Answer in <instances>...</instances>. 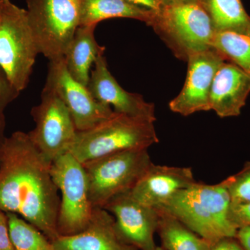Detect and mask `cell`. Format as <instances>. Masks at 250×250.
Listing matches in <instances>:
<instances>
[{
	"mask_svg": "<svg viewBox=\"0 0 250 250\" xmlns=\"http://www.w3.org/2000/svg\"><path fill=\"white\" fill-rule=\"evenodd\" d=\"M50 166L28 134L16 131L5 138L0 160V210L16 213L53 241L60 236L61 199Z\"/></svg>",
	"mask_w": 250,
	"mask_h": 250,
	"instance_id": "obj_1",
	"label": "cell"
},
{
	"mask_svg": "<svg viewBox=\"0 0 250 250\" xmlns=\"http://www.w3.org/2000/svg\"><path fill=\"white\" fill-rule=\"evenodd\" d=\"M231 198L226 179L216 184L196 182L179 190L156 208L167 212L212 245L224 238H236L229 218Z\"/></svg>",
	"mask_w": 250,
	"mask_h": 250,
	"instance_id": "obj_2",
	"label": "cell"
},
{
	"mask_svg": "<svg viewBox=\"0 0 250 250\" xmlns=\"http://www.w3.org/2000/svg\"><path fill=\"white\" fill-rule=\"evenodd\" d=\"M157 143L154 122L114 112L91 129L77 131L69 152L83 164L123 151L148 149Z\"/></svg>",
	"mask_w": 250,
	"mask_h": 250,
	"instance_id": "obj_3",
	"label": "cell"
},
{
	"mask_svg": "<svg viewBox=\"0 0 250 250\" xmlns=\"http://www.w3.org/2000/svg\"><path fill=\"white\" fill-rule=\"evenodd\" d=\"M151 26L180 60L211 48L215 30L199 1L164 6L153 14Z\"/></svg>",
	"mask_w": 250,
	"mask_h": 250,
	"instance_id": "obj_4",
	"label": "cell"
},
{
	"mask_svg": "<svg viewBox=\"0 0 250 250\" xmlns=\"http://www.w3.org/2000/svg\"><path fill=\"white\" fill-rule=\"evenodd\" d=\"M147 149L123 151L82 164L93 207L103 208L112 198L134 188L152 165Z\"/></svg>",
	"mask_w": 250,
	"mask_h": 250,
	"instance_id": "obj_5",
	"label": "cell"
},
{
	"mask_svg": "<svg viewBox=\"0 0 250 250\" xmlns=\"http://www.w3.org/2000/svg\"><path fill=\"white\" fill-rule=\"evenodd\" d=\"M39 54L27 10L4 0L0 20V68L19 93L27 86Z\"/></svg>",
	"mask_w": 250,
	"mask_h": 250,
	"instance_id": "obj_6",
	"label": "cell"
},
{
	"mask_svg": "<svg viewBox=\"0 0 250 250\" xmlns=\"http://www.w3.org/2000/svg\"><path fill=\"white\" fill-rule=\"evenodd\" d=\"M29 27L49 62L63 59L80 27V0H27Z\"/></svg>",
	"mask_w": 250,
	"mask_h": 250,
	"instance_id": "obj_7",
	"label": "cell"
},
{
	"mask_svg": "<svg viewBox=\"0 0 250 250\" xmlns=\"http://www.w3.org/2000/svg\"><path fill=\"white\" fill-rule=\"evenodd\" d=\"M50 173L62 193L57 220L59 235L82 232L90 223L94 209L83 164L66 152L52 163Z\"/></svg>",
	"mask_w": 250,
	"mask_h": 250,
	"instance_id": "obj_8",
	"label": "cell"
},
{
	"mask_svg": "<svg viewBox=\"0 0 250 250\" xmlns=\"http://www.w3.org/2000/svg\"><path fill=\"white\" fill-rule=\"evenodd\" d=\"M35 129L28 133L33 144L49 165L68 152L77 129L70 112L54 90L44 86L41 103L31 111Z\"/></svg>",
	"mask_w": 250,
	"mask_h": 250,
	"instance_id": "obj_9",
	"label": "cell"
},
{
	"mask_svg": "<svg viewBox=\"0 0 250 250\" xmlns=\"http://www.w3.org/2000/svg\"><path fill=\"white\" fill-rule=\"evenodd\" d=\"M45 85L62 100L78 131L91 129L114 114L111 106L98 102L88 87L70 75L63 59L49 62Z\"/></svg>",
	"mask_w": 250,
	"mask_h": 250,
	"instance_id": "obj_10",
	"label": "cell"
},
{
	"mask_svg": "<svg viewBox=\"0 0 250 250\" xmlns=\"http://www.w3.org/2000/svg\"><path fill=\"white\" fill-rule=\"evenodd\" d=\"M225 62L213 47L188 59L187 79L180 93L169 103L170 109L183 116L210 111L209 96L217 71Z\"/></svg>",
	"mask_w": 250,
	"mask_h": 250,
	"instance_id": "obj_11",
	"label": "cell"
},
{
	"mask_svg": "<svg viewBox=\"0 0 250 250\" xmlns=\"http://www.w3.org/2000/svg\"><path fill=\"white\" fill-rule=\"evenodd\" d=\"M113 215L122 239L139 250L156 248L154 235L157 231L159 211L138 202L129 191L119 194L103 207Z\"/></svg>",
	"mask_w": 250,
	"mask_h": 250,
	"instance_id": "obj_12",
	"label": "cell"
},
{
	"mask_svg": "<svg viewBox=\"0 0 250 250\" xmlns=\"http://www.w3.org/2000/svg\"><path fill=\"white\" fill-rule=\"evenodd\" d=\"M87 87L98 102L113 106L115 113L156 121L154 104L146 102L140 94L130 93L121 86L108 70L104 52L94 63Z\"/></svg>",
	"mask_w": 250,
	"mask_h": 250,
	"instance_id": "obj_13",
	"label": "cell"
},
{
	"mask_svg": "<svg viewBox=\"0 0 250 250\" xmlns=\"http://www.w3.org/2000/svg\"><path fill=\"white\" fill-rule=\"evenodd\" d=\"M196 182L190 167L155 165L152 163L130 193L143 205L157 208L176 192Z\"/></svg>",
	"mask_w": 250,
	"mask_h": 250,
	"instance_id": "obj_14",
	"label": "cell"
},
{
	"mask_svg": "<svg viewBox=\"0 0 250 250\" xmlns=\"http://www.w3.org/2000/svg\"><path fill=\"white\" fill-rule=\"evenodd\" d=\"M52 243L54 250H139L122 239L114 217L101 207H94L90 223L82 232L59 236Z\"/></svg>",
	"mask_w": 250,
	"mask_h": 250,
	"instance_id": "obj_15",
	"label": "cell"
},
{
	"mask_svg": "<svg viewBox=\"0 0 250 250\" xmlns=\"http://www.w3.org/2000/svg\"><path fill=\"white\" fill-rule=\"evenodd\" d=\"M250 93V73L233 62H224L215 74L209 107L220 118L239 116Z\"/></svg>",
	"mask_w": 250,
	"mask_h": 250,
	"instance_id": "obj_16",
	"label": "cell"
},
{
	"mask_svg": "<svg viewBox=\"0 0 250 250\" xmlns=\"http://www.w3.org/2000/svg\"><path fill=\"white\" fill-rule=\"evenodd\" d=\"M96 26H80L63 57L70 75L85 86L89 82L92 65L99 56L105 52V47L99 45L95 39Z\"/></svg>",
	"mask_w": 250,
	"mask_h": 250,
	"instance_id": "obj_17",
	"label": "cell"
},
{
	"mask_svg": "<svg viewBox=\"0 0 250 250\" xmlns=\"http://www.w3.org/2000/svg\"><path fill=\"white\" fill-rule=\"evenodd\" d=\"M80 26L98 24L115 18L139 20L148 24L154 12L126 0H80Z\"/></svg>",
	"mask_w": 250,
	"mask_h": 250,
	"instance_id": "obj_18",
	"label": "cell"
},
{
	"mask_svg": "<svg viewBox=\"0 0 250 250\" xmlns=\"http://www.w3.org/2000/svg\"><path fill=\"white\" fill-rule=\"evenodd\" d=\"M159 211L157 231L166 250H210L213 245L164 210Z\"/></svg>",
	"mask_w": 250,
	"mask_h": 250,
	"instance_id": "obj_19",
	"label": "cell"
},
{
	"mask_svg": "<svg viewBox=\"0 0 250 250\" xmlns=\"http://www.w3.org/2000/svg\"><path fill=\"white\" fill-rule=\"evenodd\" d=\"M216 31L241 30L250 27V17L241 0H199Z\"/></svg>",
	"mask_w": 250,
	"mask_h": 250,
	"instance_id": "obj_20",
	"label": "cell"
},
{
	"mask_svg": "<svg viewBox=\"0 0 250 250\" xmlns=\"http://www.w3.org/2000/svg\"><path fill=\"white\" fill-rule=\"evenodd\" d=\"M212 47L225 61L250 73V27L241 30L216 31Z\"/></svg>",
	"mask_w": 250,
	"mask_h": 250,
	"instance_id": "obj_21",
	"label": "cell"
},
{
	"mask_svg": "<svg viewBox=\"0 0 250 250\" xmlns=\"http://www.w3.org/2000/svg\"><path fill=\"white\" fill-rule=\"evenodd\" d=\"M10 237L16 250H54L52 241L16 213H6Z\"/></svg>",
	"mask_w": 250,
	"mask_h": 250,
	"instance_id": "obj_22",
	"label": "cell"
},
{
	"mask_svg": "<svg viewBox=\"0 0 250 250\" xmlns=\"http://www.w3.org/2000/svg\"><path fill=\"white\" fill-rule=\"evenodd\" d=\"M227 185L232 205L250 202V161L241 171L228 178Z\"/></svg>",
	"mask_w": 250,
	"mask_h": 250,
	"instance_id": "obj_23",
	"label": "cell"
},
{
	"mask_svg": "<svg viewBox=\"0 0 250 250\" xmlns=\"http://www.w3.org/2000/svg\"><path fill=\"white\" fill-rule=\"evenodd\" d=\"M19 92L15 89L10 83L4 72L0 68V160H1V152L4 145L5 137L4 132L5 129L4 111L6 106L11 102L14 101L19 95Z\"/></svg>",
	"mask_w": 250,
	"mask_h": 250,
	"instance_id": "obj_24",
	"label": "cell"
},
{
	"mask_svg": "<svg viewBox=\"0 0 250 250\" xmlns=\"http://www.w3.org/2000/svg\"><path fill=\"white\" fill-rule=\"evenodd\" d=\"M229 218L236 229L242 227L250 226V202L238 205L231 204Z\"/></svg>",
	"mask_w": 250,
	"mask_h": 250,
	"instance_id": "obj_25",
	"label": "cell"
},
{
	"mask_svg": "<svg viewBox=\"0 0 250 250\" xmlns=\"http://www.w3.org/2000/svg\"><path fill=\"white\" fill-rule=\"evenodd\" d=\"M0 250H16L10 237L7 215L0 210Z\"/></svg>",
	"mask_w": 250,
	"mask_h": 250,
	"instance_id": "obj_26",
	"label": "cell"
},
{
	"mask_svg": "<svg viewBox=\"0 0 250 250\" xmlns=\"http://www.w3.org/2000/svg\"><path fill=\"white\" fill-rule=\"evenodd\" d=\"M235 238H222L212 246L210 250H245Z\"/></svg>",
	"mask_w": 250,
	"mask_h": 250,
	"instance_id": "obj_27",
	"label": "cell"
},
{
	"mask_svg": "<svg viewBox=\"0 0 250 250\" xmlns=\"http://www.w3.org/2000/svg\"><path fill=\"white\" fill-rule=\"evenodd\" d=\"M236 238L245 250H250V226L242 227L237 230Z\"/></svg>",
	"mask_w": 250,
	"mask_h": 250,
	"instance_id": "obj_28",
	"label": "cell"
},
{
	"mask_svg": "<svg viewBox=\"0 0 250 250\" xmlns=\"http://www.w3.org/2000/svg\"><path fill=\"white\" fill-rule=\"evenodd\" d=\"M126 1L154 12L159 11L163 7L161 0H126Z\"/></svg>",
	"mask_w": 250,
	"mask_h": 250,
	"instance_id": "obj_29",
	"label": "cell"
},
{
	"mask_svg": "<svg viewBox=\"0 0 250 250\" xmlns=\"http://www.w3.org/2000/svg\"><path fill=\"white\" fill-rule=\"evenodd\" d=\"M163 6L184 4V3L192 2V1H199V0H161Z\"/></svg>",
	"mask_w": 250,
	"mask_h": 250,
	"instance_id": "obj_30",
	"label": "cell"
},
{
	"mask_svg": "<svg viewBox=\"0 0 250 250\" xmlns=\"http://www.w3.org/2000/svg\"><path fill=\"white\" fill-rule=\"evenodd\" d=\"M4 0H0V20H1V14H2L3 6H4Z\"/></svg>",
	"mask_w": 250,
	"mask_h": 250,
	"instance_id": "obj_31",
	"label": "cell"
},
{
	"mask_svg": "<svg viewBox=\"0 0 250 250\" xmlns=\"http://www.w3.org/2000/svg\"><path fill=\"white\" fill-rule=\"evenodd\" d=\"M154 250H164V248H162V247L156 246L155 249H154Z\"/></svg>",
	"mask_w": 250,
	"mask_h": 250,
	"instance_id": "obj_32",
	"label": "cell"
}]
</instances>
